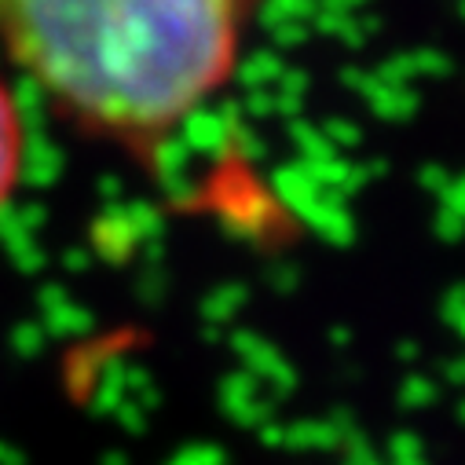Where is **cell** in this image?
Masks as SVG:
<instances>
[{
  "instance_id": "1",
  "label": "cell",
  "mask_w": 465,
  "mask_h": 465,
  "mask_svg": "<svg viewBox=\"0 0 465 465\" xmlns=\"http://www.w3.org/2000/svg\"><path fill=\"white\" fill-rule=\"evenodd\" d=\"M253 0H0V45L77 133L158 151L239 70Z\"/></svg>"
},
{
  "instance_id": "2",
  "label": "cell",
  "mask_w": 465,
  "mask_h": 465,
  "mask_svg": "<svg viewBox=\"0 0 465 465\" xmlns=\"http://www.w3.org/2000/svg\"><path fill=\"white\" fill-rule=\"evenodd\" d=\"M26 165V125L12 84L0 74V213L12 202Z\"/></svg>"
}]
</instances>
